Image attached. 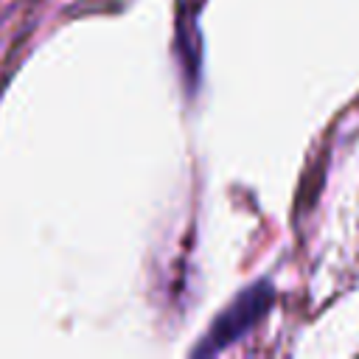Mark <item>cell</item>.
<instances>
[{"mask_svg": "<svg viewBox=\"0 0 359 359\" xmlns=\"http://www.w3.org/2000/svg\"><path fill=\"white\" fill-rule=\"evenodd\" d=\"M269 300H272V286H269V283H255V286H250L247 292H241V297H238L233 306H227V309L222 311V317H219L216 325L205 334L202 345H196L194 353H196V356H202V353H216V351L227 348L230 342H236L241 334H247V331L261 320V314L266 311Z\"/></svg>", "mask_w": 359, "mask_h": 359, "instance_id": "cell-1", "label": "cell"}]
</instances>
